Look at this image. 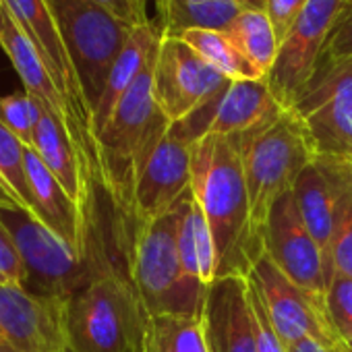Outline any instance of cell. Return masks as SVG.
Listing matches in <instances>:
<instances>
[{
  "instance_id": "obj_1",
  "label": "cell",
  "mask_w": 352,
  "mask_h": 352,
  "mask_svg": "<svg viewBox=\"0 0 352 352\" xmlns=\"http://www.w3.org/2000/svg\"><path fill=\"white\" fill-rule=\"evenodd\" d=\"M108 253L98 228V210L87 234L89 280L71 298L73 352H145L149 315L131 278L124 243Z\"/></svg>"
},
{
  "instance_id": "obj_2",
  "label": "cell",
  "mask_w": 352,
  "mask_h": 352,
  "mask_svg": "<svg viewBox=\"0 0 352 352\" xmlns=\"http://www.w3.org/2000/svg\"><path fill=\"white\" fill-rule=\"evenodd\" d=\"M191 193L216 245V276L247 278L263 255L251 222L249 193L236 135H206L191 149Z\"/></svg>"
},
{
  "instance_id": "obj_3",
  "label": "cell",
  "mask_w": 352,
  "mask_h": 352,
  "mask_svg": "<svg viewBox=\"0 0 352 352\" xmlns=\"http://www.w3.org/2000/svg\"><path fill=\"white\" fill-rule=\"evenodd\" d=\"M155 56L126 89L96 139L100 185L114 214L124 220L131 218L137 170L170 129V120L160 110L153 94Z\"/></svg>"
},
{
  "instance_id": "obj_4",
  "label": "cell",
  "mask_w": 352,
  "mask_h": 352,
  "mask_svg": "<svg viewBox=\"0 0 352 352\" xmlns=\"http://www.w3.org/2000/svg\"><path fill=\"white\" fill-rule=\"evenodd\" d=\"M181 204L151 222H133L116 216L129 272L149 317L164 313L204 315L208 286L189 278L179 259L176 234Z\"/></svg>"
},
{
  "instance_id": "obj_5",
  "label": "cell",
  "mask_w": 352,
  "mask_h": 352,
  "mask_svg": "<svg viewBox=\"0 0 352 352\" xmlns=\"http://www.w3.org/2000/svg\"><path fill=\"white\" fill-rule=\"evenodd\" d=\"M236 137L249 193L251 222L263 245L267 216L274 204L284 193L292 191L302 170L315 162V149L302 120L292 110H284L274 122Z\"/></svg>"
},
{
  "instance_id": "obj_6",
  "label": "cell",
  "mask_w": 352,
  "mask_h": 352,
  "mask_svg": "<svg viewBox=\"0 0 352 352\" xmlns=\"http://www.w3.org/2000/svg\"><path fill=\"white\" fill-rule=\"evenodd\" d=\"M48 5L94 118L108 75L135 28L94 0H48Z\"/></svg>"
},
{
  "instance_id": "obj_7",
  "label": "cell",
  "mask_w": 352,
  "mask_h": 352,
  "mask_svg": "<svg viewBox=\"0 0 352 352\" xmlns=\"http://www.w3.org/2000/svg\"><path fill=\"white\" fill-rule=\"evenodd\" d=\"M0 222L11 232L25 270L23 288L40 296L73 298L89 280L91 265L42 220L19 206H0Z\"/></svg>"
},
{
  "instance_id": "obj_8",
  "label": "cell",
  "mask_w": 352,
  "mask_h": 352,
  "mask_svg": "<svg viewBox=\"0 0 352 352\" xmlns=\"http://www.w3.org/2000/svg\"><path fill=\"white\" fill-rule=\"evenodd\" d=\"M290 110L302 120L315 157L352 160V56L321 58Z\"/></svg>"
},
{
  "instance_id": "obj_9",
  "label": "cell",
  "mask_w": 352,
  "mask_h": 352,
  "mask_svg": "<svg viewBox=\"0 0 352 352\" xmlns=\"http://www.w3.org/2000/svg\"><path fill=\"white\" fill-rule=\"evenodd\" d=\"M350 0H309L280 42L267 85L284 110H290L311 81L325 52L336 21Z\"/></svg>"
},
{
  "instance_id": "obj_10",
  "label": "cell",
  "mask_w": 352,
  "mask_h": 352,
  "mask_svg": "<svg viewBox=\"0 0 352 352\" xmlns=\"http://www.w3.org/2000/svg\"><path fill=\"white\" fill-rule=\"evenodd\" d=\"M247 278L259 292L270 319L286 346L311 338L331 352H348L331 325L325 300L292 284L265 253L255 261Z\"/></svg>"
},
{
  "instance_id": "obj_11",
  "label": "cell",
  "mask_w": 352,
  "mask_h": 352,
  "mask_svg": "<svg viewBox=\"0 0 352 352\" xmlns=\"http://www.w3.org/2000/svg\"><path fill=\"white\" fill-rule=\"evenodd\" d=\"M230 79L208 65L181 38H162L155 67L153 94L170 124L181 122L218 98Z\"/></svg>"
},
{
  "instance_id": "obj_12",
  "label": "cell",
  "mask_w": 352,
  "mask_h": 352,
  "mask_svg": "<svg viewBox=\"0 0 352 352\" xmlns=\"http://www.w3.org/2000/svg\"><path fill=\"white\" fill-rule=\"evenodd\" d=\"M0 333L21 352H73L71 298L0 284Z\"/></svg>"
},
{
  "instance_id": "obj_13",
  "label": "cell",
  "mask_w": 352,
  "mask_h": 352,
  "mask_svg": "<svg viewBox=\"0 0 352 352\" xmlns=\"http://www.w3.org/2000/svg\"><path fill=\"white\" fill-rule=\"evenodd\" d=\"M282 112L265 79H241L230 81L218 98L170 129L193 145L206 135H245L274 122Z\"/></svg>"
},
{
  "instance_id": "obj_14",
  "label": "cell",
  "mask_w": 352,
  "mask_h": 352,
  "mask_svg": "<svg viewBox=\"0 0 352 352\" xmlns=\"http://www.w3.org/2000/svg\"><path fill=\"white\" fill-rule=\"evenodd\" d=\"M191 143L168 129L137 170L131 218L126 220H157L191 193Z\"/></svg>"
},
{
  "instance_id": "obj_15",
  "label": "cell",
  "mask_w": 352,
  "mask_h": 352,
  "mask_svg": "<svg viewBox=\"0 0 352 352\" xmlns=\"http://www.w3.org/2000/svg\"><path fill=\"white\" fill-rule=\"evenodd\" d=\"M263 253L292 284L325 300V259L300 220L292 191L284 193L267 216Z\"/></svg>"
},
{
  "instance_id": "obj_16",
  "label": "cell",
  "mask_w": 352,
  "mask_h": 352,
  "mask_svg": "<svg viewBox=\"0 0 352 352\" xmlns=\"http://www.w3.org/2000/svg\"><path fill=\"white\" fill-rule=\"evenodd\" d=\"M204 323L210 352H257L247 278H216L208 286Z\"/></svg>"
},
{
  "instance_id": "obj_17",
  "label": "cell",
  "mask_w": 352,
  "mask_h": 352,
  "mask_svg": "<svg viewBox=\"0 0 352 352\" xmlns=\"http://www.w3.org/2000/svg\"><path fill=\"white\" fill-rule=\"evenodd\" d=\"M28 179L38 208V220H42L52 232L67 241L81 257H87V234L89 228L77 208L69 197L56 176L48 170L34 147L25 149Z\"/></svg>"
},
{
  "instance_id": "obj_18",
  "label": "cell",
  "mask_w": 352,
  "mask_h": 352,
  "mask_svg": "<svg viewBox=\"0 0 352 352\" xmlns=\"http://www.w3.org/2000/svg\"><path fill=\"white\" fill-rule=\"evenodd\" d=\"M162 30H155L153 23L149 25H139L131 32L122 52L118 54L104 94L94 110V135L98 139V135L102 133V129L106 126V122L110 120L114 108L118 106V102L122 100V96L126 94V89L133 85V81L139 77V73L145 69V65L157 54L160 44H162Z\"/></svg>"
},
{
  "instance_id": "obj_19",
  "label": "cell",
  "mask_w": 352,
  "mask_h": 352,
  "mask_svg": "<svg viewBox=\"0 0 352 352\" xmlns=\"http://www.w3.org/2000/svg\"><path fill=\"white\" fill-rule=\"evenodd\" d=\"M0 48L5 50V54L13 63L25 91L34 100H38L44 108L52 110L67 126L65 100H63V96H60V91L56 87L48 67L40 58L38 50L34 48V44L28 40V36L21 32V28L17 25V21L11 15L7 17L5 32H3V36H0Z\"/></svg>"
},
{
  "instance_id": "obj_20",
  "label": "cell",
  "mask_w": 352,
  "mask_h": 352,
  "mask_svg": "<svg viewBox=\"0 0 352 352\" xmlns=\"http://www.w3.org/2000/svg\"><path fill=\"white\" fill-rule=\"evenodd\" d=\"M292 197L300 220L325 259V276L329 280V251L333 236V193L325 172L317 162H311L296 185L292 187Z\"/></svg>"
},
{
  "instance_id": "obj_21",
  "label": "cell",
  "mask_w": 352,
  "mask_h": 352,
  "mask_svg": "<svg viewBox=\"0 0 352 352\" xmlns=\"http://www.w3.org/2000/svg\"><path fill=\"white\" fill-rule=\"evenodd\" d=\"M333 193V236L329 251V278H352V160L315 157ZM329 282V280H327Z\"/></svg>"
},
{
  "instance_id": "obj_22",
  "label": "cell",
  "mask_w": 352,
  "mask_h": 352,
  "mask_svg": "<svg viewBox=\"0 0 352 352\" xmlns=\"http://www.w3.org/2000/svg\"><path fill=\"white\" fill-rule=\"evenodd\" d=\"M176 245H179V259H181L183 272L189 278L199 280L206 286H210L218 278L214 236L193 193H189L181 204V220H179Z\"/></svg>"
},
{
  "instance_id": "obj_23",
  "label": "cell",
  "mask_w": 352,
  "mask_h": 352,
  "mask_svg": "<svg viewBox=\"0 0 352 352\" xmlns=\"http://www.w3.org/2000/svg\"><path fill=\"white\" fill-rule=\"evenodd\" d=\"M166 38H181L189 30L228 32L247 11L241 0H160Z\"/></svg>"
},
{
  "instance_id": "obj_24",
  "label": "cell",
  "mask_w": 352,
  "mask_h": 352,
  "mask_svg": "<svg viewBox=\"0 0 352 352\" xmlns=\"http://www.w3.org/2000/svg\"><path fill=\"white\" fill-rule=\"evenodd\" d=\"M226 34L253 69L267 79L280 50V40L267 13L263 9H247L236 17Z\"/></svg>"
},
{
  "instance_id": "obj_25",
  "label": "cell",
  "mask_w": 352,
  "mask_h": 352,
  "mask_svg": "<svg viewBox=\"0 0 352 352\" xmlns=\"http://www.w3.org/2000/svg\"><path fill=\"white\" fill-rule=\"evenodd\" d=\"M145 352H210L204 315L164 313L149 317Z\"/></svg>"
},
{
  "instance_id": "obj_26",
  "label": "cell",
  "mask_w": 352,
  "mask_h": 352,
  "mask_svg": "<svg viewBox=\"0 0 352 352\" xmlns=\"http://www.w3.org/2000/svg\"><path fill=\"white\" fill-rule=\"evenodd\" d=\"M185 44H189L208 65H212L218 73H222L230 81L241 79H263L253 65L241 54L226 32L212 30H189L181 36Z\"/></svg>"
},
{
  "instance_id": "obj_27",
  "label": "cell",
  "mask_w": 352,
  "mask_h": 352,
  "mask_svg": "<svg viewBox=\"0 0 352 352\" xmlns=\"http://www.w3.org/2000/svg\"><path fill=\"white\" fill-rule=\"evenodd\" d=\"M25 149L28 145L3 122H0V181L15 195L17 204L38 218L36 199L32 193V185L28 179L25 166Z\"/></svg>"
},
{
  "instance_id": "obj_28",
  "label": "cell",
  "mask_w": 352,
  "mask_h": 352,
  "mask_svg": "<svg viewBox=\"0 0 352 352\" xmlns=\"http://www.w3.org/2000/svg\"><path fill=\"white\" fill-rule=\"evenodd\" d=\"M40 116L42 104L34 100L28 91L0 96V122L11 129L28 147H32Z\"/></svg>"
},
{
  "instance_id": "obj_29",
  "label": "cell",
  "mask_w": 352,
  "mask_h": 352,
  "mask_svg": "<svg viewBox=\"0 0 352 352\" xmlns=\"http://www.w3.org/2000/svg\"><path fill=\"white\" fill-rule=\"evenodd\" d=\"M325 305L338 336L350 329L352 327V278L333 274L325 288Z\"/></svg>"
},
{
  "instance_id": "obj_30",
  "label": "cell",
  "mask_w": 352,
  "mask_h": 352,
  "mask_svg": "<svg viewBox=\"0 0 352 352\" xmlns=\"http://www.w3.org/2000/svg\"><path fill=\"white\" fill-rule=\"evenodd\" d=\"M249 282V278H247ZM249 305H251V319H253V333H255V348L257 352H288L286 342L280 338L278 329L274 327L270 313L255 290V286L249 282Z\"/></svg>"
},
{
  "instance_id": "obj_31",
  "label": "cell",
  "mask_w": 352,
  "mask_h": 352,
  "mask_svg": "<svg viewBox=\"0 0 352 352\" xmlns=\"http://www.w3.org/2000/svg\"><path fill=\"white\" fill-rule=\"evenodd\" d=\"M0 284L3 286H19L25 284V270L17 245L7 230V226L0 222Z\"/></svg>"
},
{
  "instance_id": "obj_32",
  "label": "cell",
  "mask_w": 352,
  "mask_h": 352,
  "mask_svg": "<svg viewBox=\"0 0 352 352\" xmlns=\"http://www.w3.org/2000/svg\"><path fill=\"white\" fill-rule=\"evenodd\" d=\"M352 56V0L344 7L340 19L333 25L329 42L321 58L325 60H344Z\"/></svg>"
},
{
  "instance_id": "obj_33",
  "label": "cell",
  "mask_w": 352,
  "mask_h": 352,
  "mask_svg": "<svg viewBox=\"0 0 352 352\" xmlns=\"http://www.w3.org/2000/svg\"><path fill=\"white\" fill-rule=\"evenodd\" d=\"M307 3L309 0H265L263 11L267 13L280 42L288 34V30L300 15V11L307 7Z\"/></svg>"
},
{
  "instance_id": "obj_34",
  "label": "cell",
  "mask_w": 352,
  "mask_h": 352,
  "mask_svg": "<svg viewBox=\"0 0 352 352\" xmlns=\"http://www.w3.org/2000/svg\"><path fill=\"white\" fill-rule=\"evenodd\" d=\"M94 3L108 9L114 17H118L129 28L149 25V0H94Z\"/></svg>"
},
{
  "instance_id": "obj_35",
  "label": "cell",
  "mask_w": 352,
  "mask_h": 352,
  "mask_svg": "<svg viewBox=\"0 0 352 352\" xmlns=\"http://www.w3.org/2000/svg\"><path fill=\"white\" fill-rule=\"evenodd\" d=\"M288 352H331L329 348H325L323 344H319L317 340H311V338H302V340H296L288 346Z\"/></svg>"
},
{
  "instance_id": "obj_36",
  "label": "cell",
  "mask_w": 352,
  "mask_h": 352,
  "mask_svg": "<svg viewBox=\"0 0 352 352\" xmlns=\"http://www.w3.org/2000/svg\"><path fill=\"white\" fill-rule=\"evenodd\" d=\"M0 206H3V208H7V206H19L17 199H15V195L9 191V187H7L3 181H0ZM19 208H21V206H19Z\"/></svg>"
},
{
  "instance_id": "obj_37",
  "label": "cell",
  "mask_w": 352,
  "mask_h": 352,
  "mask_svg": "<svg viewBox=\"0 0 352 352\" xmlns=\"http://www.w3.org/2000/svg\"><path fill=\"white\" fill-rule=\"evenodd\" d=\"M7 17H9V13H7V7H5V0H0V36H3V32H5Z\"/></svg>"
},
{
  "instance_id": "obj_38",
  "label": "cell",
  "mask_w": 352,
  "mask_h": 352,
  "mask_svg": "<svg viewBox=\"0 0 352 352\" xmlns=\"http://www.w3.org/2000/svg\"><path fill=\"white\" fill-rule=\"evenodd\" d=\"M340 338H342V342H344L346 350H348V352H352V327H350V329H346L344 333H340Z\"/></svg>"
},
{
  "instance_id": "obj_39",
  "label": "cell",
  "mask_w": 352,
  "mask_h": 352,
  "mask_svg": "<svg viewBox=\"0 0 352 352\" xmlns=\"http://www.w3.org/2000/svg\"><path fill=\"white\" fill-rule=\"evenodd\" d=\"M241 3H243L247 9H263L265 0H241Z\"/></svg>"
},
{
  "instance_id": "obj_40",
  "label": "cell",
  "mask_w": 352,
  "mask_h": 352,
  "mask_svg": "<svg viewBox=\"0 0 352 352\" xmlns=\"http://www.w3.org/2000/svg\"><path fill=\"white\" fill-rule=\"evenodd\" d=\"M0 352H21V350H17V348H13L7 340H3L0 338Z\"/></svg>"
},
{
  "instance_id": "obj_41",
  "label": "cell",
  "mask_w": 352,
  "mask_h": 352,
  "mask_svg": "<svg viewBox=\"0 0 352 352\" xmlns=\"http://www.w3.org/2000/svg\"><path fill=\"white\" fill-rule=\"evenodd\" d=\"M0 338H3V333H0Z\"/></svg>"
}]
</instances>
